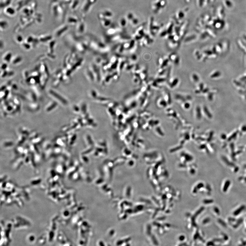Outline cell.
I'll list each match as a JSON object with an SVG mask.
<instances>
[{"mask_svg":"<svg viewBox=\"0 0 246 246\" xmlns=\"http://www.w3.org/2000/svg\"><path fill=\"white\" fill-rule=\"evenodd\" d=\"M5 12L8 13L7 14L10 15H13L14 14L15 11L14 9L12 8L9 7L5 10Z\"/></svg>","mask_w":246,"mask_h":246,"instance_id":"obj_1","label":"cell"}]
</instances>
